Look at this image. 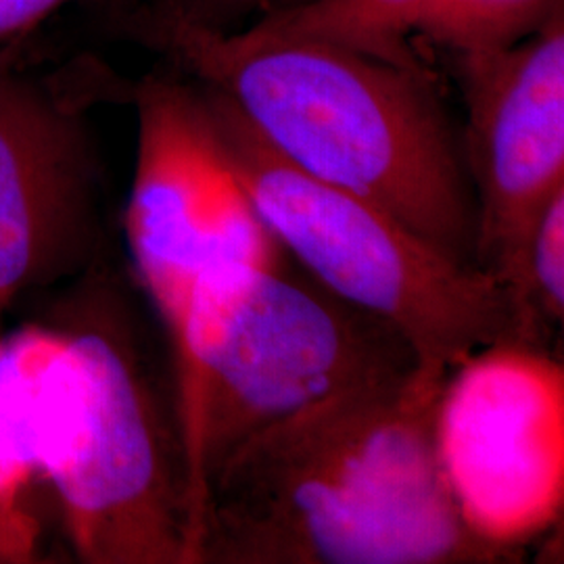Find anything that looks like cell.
Returning a JSON list of instances; mask_svg holds the SVG:
<instances>
[{
    "instance_id": "1",
    "label": "cell",
    "mask_w": 564,
    "mask_h": 564,
    "mask_svg": "<svg viewBox=\"0 0 564 564\" xmlns=\"http://www.w3.org/2000/svg\"><path fill=\"white\" fill-rule=\"evenodd\" d=\"M444 375L356 384L247 440L205 489L199 564H508L445 489Z\"/></svg>"
},
{
    "instance_id": "2",
    "label": "cell",
    "mask_w": 564,
    "mask_h": 564,
    "mask_svg": "<svg viewBox=\"0 0 564 564\" xmlns=\"http://www.w3.org/2000/svg\"><path fill=\"white\" fill-rule=\"evenodd\" d=\"M9 412L86 564H199V514L174 379L120 282L97 274L55 328L2 343Z\"/></svg>"
},
{
    "instance_id": "3",
    "label": "cell",
    "mask_w": 564,
    "mask_h": 564,
    "mask_svg": "<svg viewBox=\"0 0 564 564\" xmlns=\"http://www.w3.org/2000/svg\"><path fill=\"white\" fill-rule=\"evenodd\" d=\"M130 32L223 97L281 160L477 268L460 128L429 69L249 28H212L163 0L132 18Z\"/></svg>"
},
{
    "instance_id": "4",
    "label": "cell",
    "mask_w": 564,
    "mask_h": 564,
    "mask_svg": "<svg viewBox=\"0 0 564 564\" xmlns=\"http://www.w3.org/2000/svg\"><path fill=\"white\" fill-rule=\"evenodd\" d=\"M167 349L199 544L207 484L247 440L349 387L423 366L393 326L284 251L207 276Z\"/></svg>"
},
{
    "instance_id": "5",
    "label": "cell",
    "mask_w": 564,
    "mask_h": 564,
    "mask_svg": "<svg viewBox=\"0 0 564 564\" xmlns=\"http://www.w3.org/2000/svg\"><path fill=\"white\" fill-rule=\"evenodd\" d=\"M202 93L258 216L314 281L393 326L437 372L489 343L517 341L512 305L494 276L452 260L381 207L303 174L223 97Z\"/></svg>"
},
{
    "instance_id": "6",
    "label": "cell",
    "mask_w": 564,
    "mask_h": 564,
    "mask_svg": "<svg viewBox=\"0 0 564 564\" xmlns=\"http://www.w3.org/2000/svg\"><path fill=\"white\" fill-rule=\"evenodd\" d=\"M433 444L464 529L521 563L564 512V364L533 343H489L444 375Z\"/></svg>"
},
{
    "instance_id": "7",
    "label": "cell",
    "mask_w": 564,
    "mask_h": 564,
    "mask_svg": "<svg viewBox=\"0 0 564 564\" xmlns=\"http://www.w3.org/2000/svg\"><path fill=\"white\" fill-rule=\"evenodd\" d=\"M132 101L139 142L126 241L170 345L207 276L274 260L282 249L237 178L195 82L153 76L132 88Z\"/></svg>"
},
{
    "instance_id": "8",
    "label": "cell",
    "mask_w": 564,
    "mask_h": 564,
    "mask_svg": "<svg viewBox=\"0 0 564 564\" xmlns=\"http://www.w3.org/2000/svg\"><path fill=\"white\" fill-rule=\"evenodd\" d=\"M454 67L475 199V263L505 286L519 341L531 235L564 191V11L519 44Z\"/></svg>"
},
{
    "instance_id": "9",
    "label": "cell",
    "mask_w": 564,
    "mask_h": 564,
    "mask_svg": "<svg viewBox=\"0 0 564 564\" xmlns=\"http://www.w3.org/2000/svg\"><path fill=\"white\" fill-rule=\"evenodd\" d=\"M105 84H53L0 46V314L95 249L101 170L86 109Z\"/></svg>"
},
{
    "instance_id": "10",
    "label": "cell",
    "mask_w": 564,
    "mask_h": 564,
    "mask_svg": "<svg viewBox=\"0 0 564 564\" xmlns=\"http://www.w3.org/2000/svg\"><path fill=\"white\" fill-rule=\"evenodd\" d=\"M431 0H297L268 9L249 30L323 42L408 69H426L412 48Z\"/></svg>"
},
{
    "instance_id": "11",
    "label": "cell",
    "mask_w": 564,
    "mask_h": 564,
    "mask_svg": "<svg viewBox=\"0 0 564 564\" xmlns=\"http://www.w3.org/2000/svg\"><path fill=\"white\" fill-rule=\"evenodd\" d=\"M564 11L563 0H431L416 36L452 61L510 48Z\"/></svg>"
},
{
    "instance_id": "12",
    "label": "cell",
    "mask_w": 564,
    "mask_h": 564,
    "mask_svg": "<svg viewBox=\"0 0 564 564\" xmlns=\"http://www.w3.org/2000/svg\"><path fill=\"white\" fill-rule=\"evenodd\" d=\"M39 524L21 498L0 496V564L34 563L39 558Z\"/></svg>"
},
{
    "instance_id": "13",
    "label": "cell",
    "mask_w": 564,
    "mask_h": 564,
    "mask_svg": "<svg viewBox=\"0 0 564 564\" xmlns=\"http://www.w3.org/2000/svg\"><path fill=\"white\" fill-rule=\"evenodd\" d=\"M2 343L0 337V351ZM32 473L34 470L23 454L0 383V496L21 498V489Z\"/></svg>"
},
{
    "instance_id": "14",
    "label": "cell",
    "mask_w": 564,
    "mask_h": 564,
    "mask_svg": "<svg viewBox=\"0 0 564 564\" xmlns=\"http://www.w3.org/2000/svg\"><path fill=\"white\" fill-rule=\"evenodd\" d=\"M184 18L199 21L212 28L230 30L239 18L262 11L272 0H163Z\"/></svg>"
},
{
    "instance_id": "15",
    "label": "cell",
    "mask_w": 564,
    "mask_h": 564,
    "mask_svg": "<svg viewBox=\"0 0 564 564\" xmlns=\"http://www.w3.org/2000/svg\"><path fill=\"white\" fill-rule=\"evenodd\" d=\"M69 0H0V46H9Z\"/></svg>"
}]
</instances>
